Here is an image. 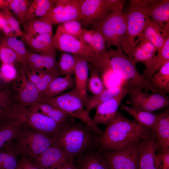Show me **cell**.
I'll return each instance as SVG.
<instances>
[{"instance_id":"cell-46","label":"cell","mask_w":169,"mask_h":169,"mask_svg":"<svg viewBox=\"0 0 169 169\" xmlns=\"http://www.w3.org/2000/svg\"><path fill=\"white\" fill-rule=\"evenodd\" d=\"M40 78V81L36 86L41 91L45 90L49 84L56 78L59 76L55 74L48 72L46 70L37 71Z\"/></svg>"},{"instance_id":"cell-22","label":"cell","mask_w":169,"mask_h":169,"mask_svg":"<svg viewBox=\"0 0 169 169\" xmlns=\"http://www.w3.org/2000/svg\"><path fill=\"white\" fill-rule=\"evenodd\" d=\"M156 137L157 150L169 148V111L167 109L160 113L153 131Z\"/></svg>"},{"instance_id":"cell-24","label":"cell","mask_w":169,"mask_h":169,"mask_svg":"<svg viewBox=\"0 0 169 169\" xmlns=\"http://www.w3.org/2000/svg\"><path fill=\"white\" fill-rule=\"evenodd\" d=\"M32 106L40 113L57 123L67 125L74 124V117L48 104L39 101Z\"/></svg>"},{"instance_id":"cell-55","label":"cell","mask_w":169,"mask_h":169,"mask_svg":"<svg viewBox=\"0 0 169 169\" xmlns=\"http://www.w3.org/2000/svg\"><path fill=\"white\" fill-rule=\"evenodd\" d=\"M1 64H0V69ZM7 84H4L1 80L0 78V90L4 88Z\"/></svg>"},{"instance_id":"cell-57","label":"cell","mask_w":169,"mask_h":169,"mask_svg":"<svg viewBox=\"0 0 169 169\" xmlns=\"http://www.w3.org/2000/svg\"><path fill=\"white\" fill-rule=\"evenodd\" d=\"M2 122L0 123V125H1V124Z\"/></svg>"},{"instance_id":"cell-56","label":"cell","mask_w":169,"mask_h":169,"mask_svg":"<svg viewBox=\"0 0 169 169\" xmlns=\"http://www.w3.org/2000/svg\"><path fill=\"white\" fill-rule=\"evenodd\" d=\"M1 19H2V16L1 15L0 13V29H1Z\"/></svg>"},{"instance_id":"cell-52","label":"cell","mask_w":169,"mask_h":169,"mask_svg":"<svg viewBox=\"0 0 169 169\" xmlns=\"http://www.w3.org/2000/svg\"><path fill=\"white\" fill-rule=\"evenodd\" d=\"M9 9L12 11L18 21L20 16V0H9Z\"/></svg>"},{"instance_id":"cell-41","label":"cell","mask_w":169,"mask_h":169,"mask_svg":"<svg viewBox=\"0 0 169 169\" xmlns=\"http://www.w3.org/2000/svg\"><path fill=\"white\" fill-rule=\"evenodd\" d=\"M18 74L14 64H2L0 69V78L2 81L8 84L14 81Z\"/></svg>"},{"instance_id":"cell-43","label":"cell","mask_w":169,"mask_h":169,"mask_svg":"<svg viewBox=\"0 0 169 169\" xmlns=\"http://www.w3.org/2000/svg\"><path fill=\"white\" fill-rule=\"evenodd\" d=\"M91 47L97 56L107 52L104 38L101 34L94 29L93 39Z\"/></svg>"},{"instance_id":"cell-9","label":"cell","mask_w":169,"mask_h":169,"mask_svg":"<svg viewBox=\"0 0 169 169\" xmlns=\"http://www.w3.org/2000/svg\"><path fill=\"white\" fill-rule=\"evenodd\" d=\"M140 142L132 143L121 149L101 152L109 169H138Z\"/></svg>"},{"instance_id":"cell-5","label":"cell","mask_w":169,"mask_h":169,"mask_svg":"<svg viewBox=\"0 0 169 169\" xmlns=\"http://www.w3.org/2000/svg\"><path fill=\"white\" fill-rule=\"evenodd\" d=\"M39 101L48 104L82 121L94 133L100 136L103 132L94 122L86 110L75 87L54 97L41 99Z\"/></svg>"},{"instance_id":"cell-20","label":"cell","mask_w":169,"mask_h":169,"mask_svg":"<svg viewBox=\"0 0 169 169\" xmlns=\"http://www.w3.org/2000/svg\"><path fill=\"white\" fill-rule=\"evenodd\" d=\"M169 36V32L158 26L147 16L141 40L142 38L147 39L156 48L158 51L163 47Z\"/></svg>"},{"instance_id":"cell-35","label":"cell","mask_w":169,"mask_h":169,"mask_svg":"<svg viewBox=\"0 0 169 169\" xmlns=\"http://www.w3.org/2000/svg\"><path fill=\"white\" fill-rule=\"evenodd\" d=\"M56 0H34L28 8L25 21L44 16L55 5Z\"/></svg>"},{"instance_id":"cell-19","label":"cell","mask_w":169,"mask_h":169,"mask_svg":"<svg viewBox=\"0 0 169 169\" xmlns=\"http://www.w3.org/2000/svg\"><path fill=\"white\" fill-rule=\"evenodd\" d=\"M89 61L86 58L77 55L75 68V87L80 97L84 106L87 100L89 80Z\"/></svg>"},{"instance_id":"cell-25","label":"cell","mask_w":169,"mask_h":169,"mask_svg":"<svg viewBox=\"0 0 169 169\" xmlns=\"http://www.w3.org/2000/svg\"><path fill=\"white\" fill-rule=\"evenodd\" d=\"M157 49L147 39L142 38L139 44L132 50L130 57L136 64L138 62L146 65L155 55Z\"/></svg>"},{"instance_id":"cell-54","label":"cell","mask_w":169,"mask_h":169,"mask_svg":"<svg viewBox=\"0 0 169 169\" xmlns=\"http://www.w3.org/2000/svg\"><path fill=\"white\" fill-rule=\"evenodd\" d=\"M0 8L3 10L9 9V0H0Z\"/></svg>"},{"instance_id":"cell-10","label":"cell","mask_w":169,"mask_h":169,"mask_svg":"<svg viewBox=\"0 0 169 169\" xmlns=\"http://www.w3.org/2000/svg\"><path fill=\"white\" fill-rule=\"evenodd\" d=\"M80 2V0H56L54 7L38 18L52 26L71 20L81 21Z\"/></svg>"},{"instance_id":"cell-11","label":"cell","mask_w":169,"mask_h":169,"mask_svg":"<svg viewBox=\"0 0 169 169\" xmlns=\"http://www.w3.org/2000/svg\"><path fill=\"white\" fill-rule=\"evenodd\" d=\"M128 102L134 109L152 112L167 107L169 99L161 92L150 94L140 90L130 91Z\"/></svg>"},{"instance_id":"cell-4","label":"cell","mask_w":169,"mask_h":169,"mask_svg":"<svg viewBox=\"0 0 169 169\" xmlns=\"http://www.w3.org/2000/svg\"><path fill=\"white\" fill-rule=\"evenodd\" d=\"M6 120H17L22 126L40 132L53 138L69 126L57 123L39 112L32 106L25 107L18 102L8 111Z\"/></svg>"},{"instance_id":"cell-36","label":"cell","mask_w":169,"mask_h":169,"mask_svg":"<svg viewBox=\"0 0 169 169\" xmlns=\"http://www.w3.org/2000/svg\"><path fill=\"white\" fill-rule=\"evenodd\" d=\"M11 49L17 55L19 62L26 69L27 62L29 53L23 42L14 37H6L0 42Z\"/></svg>"},{"instance_id":"cell-30","label":"cell","mask_w":169,"mask_h":169,"mask_svg":"<svg viewBox=\"0 0 169 169\" xmlns=\"http://www.w3.org/2000/svg\"><path fill=\"white\" fill-rule=\"evenodd\" d=\"M17 102L13 82L0 90V123L6 120L8 111Z\"/></svg>"},{"instance_id":"cell-6","label":"cell","mask_w":169,"mask_h":169,"mask_svg":"<svg viewBox=\"0 0 169 169\" xmlns=\"http://www.w3.org/2000/svg\"><path fill=\"white\" fill-rule=\"evenodd\" d=\"M126 19L125 38L122 50L129 57L133 49L139 43L146 23V14L145 0H129L125 12Z\"/></svg>"},{"instance_id":"cell-40","label":"cell","mask_w":169,"mask_h":169,"mask_svg":"<svg viewBox=\"0 0 169 169\" xmlns=\"http://www.w3.org/2000/svg\"><path fill=\"white\" fill-rule=\"evenodd\" d=\"M83 29L81 21L71 20L59 24L55 33L68 34L78 38Z\"/></svg>"},{"instance_id":"cell-23","label":"cell","mask_w":169,"mask_h":169,"mask_svg":"<svg viewBox=\"0 0 169 169\" xmlns=\"http://www.w3.org/2000/svg\"><path fill=\"white\" fill-rule=\"evenodd\" d=\"M169 61V36L166 38L162 48L145 65V69L142 75L150 81L152 76L165 64Z\"/></svg>"},{"instance_id":"cell-17","label":"cell","mask_w":169,"mask_h":169,"mask_svg":"<svg viewBox=\"0 0 169 169\" xmlns=\"http://www.w3.org/2000/svg\"><path fill=\"white\" fill-rule=\"evenodd\" d=\"M147 16L158 26L169 32V0H145Z\"/></svg>"},{"instance_id":"cell-32","label":"cell","mask_w":169,"mask_h":169,"mask_svg":"<svg viewBox=\"0 0 169 169\" xmlns=\"http://www.w3.org/2000/svg\"><path fill=\"white\" fill-rule=\"evenodd\" d=\"M23 24V37L32 38L46 33H53L52 26L38 18L27 20Z\"/></svg>"},{"instance_id":"cell-31","label":"cell","mask_w":169,"mask_h":169,"mask_svg":"<svg viewBox=\"0 0 169 169\" xmlns=\"http://www.w3.org/2000/svg\"><path fill=\"white\" fill-rule=\"evenodd\" d=\"M123 87L119 85L105 88L100 93L88 97L84 105L86 110L88 113L100 104L105 102L118 94Z\"/></svg>"},{"instance_id":"cell-7","label":"cell","mask_w":169,"mask_h":169,"mask_svg":"<svg viewBox=\"0 0 169 169\" xmlns=\"http://www.w3.org/2000/svg\"><path fill=\"white\" fill-rule=\"evenodd\" d=\"M55 138L22 126L13 143L20 156L33 159L53 146Z\"/></svg>"},{"instance_id":"cell-13","label":"cell","mask_w":169,"mask_h":169,"mask_svg":"<svg viewBox=\"0 0 169 169\" xmlns=\"http://www.w3.org/2000/svg\"><path fill=\"white\" fill-rule=\"evenodd\" d=\"M79 9L82 24H96L111 12L107 0H80Z\"/></svg>"},{"instance_id":"cell-50","label":"cell","mask_w":169,"mask_h":169,"mask_svg":"<svg viewBox=\"0 0 169 169\" xmlns=\"http://www.w3.org/2000/svg\"><path fill=\"white\" fill-rule=\"evenodd\" d=\"M94 29L88 30L83 28L78 38L83 41L90 47L92 44Z\"/></svg>"},{"instance_id":"cell-29","label":"cell","mask_w":169,"mask_h":169,"mask_svg":"<svg viewBox=\"0 0 169 169\" xmlns=\"http://www.w3.org/2000/svg\"><path fill=\"white\" fill-rule=\"evenodd\" d=\"M120 109L133 117L137 123L153 131L160 115L129 107L123 104Z\"/></svg>"},{"instance_id":"cell-2","label":"cell","mask_w":169,"mask_h":169,"mask_svg":"<svg viewBox=\"0 0 169 169\" xmlns=\"http://www.w3.org/2000/svg\"><path fill=\"white\" fill-rule=\"evenodd\" d=\"M153 131L133 121L117 111L100 136L98 147L100 152L121 149L147 137Z\"/></svg>"},{"instance_id":"cell-26","label":"cell","mask_w":169,"mask_h":169,"mask_svg":"<svg viewBox=\"0 0 169 169\" xmlns=\"http://www.w3.org/2000/svg\"><path fill=\"white\" fill-rule=\"evenodd\" d=\"M75 84L74 78L72 75L58 77L51 82L45 91L41 94V99L51 98L58 96L72 87Z\"/></svg>"},{"instance_id":"cell-34","label":"cell","mask_w":169,"mask_h":169,"mask_svg":"<svg viewBox=\"0 0 169 169\" xmlns=\"http://www.w3.org/2000/svg\"><path fill=\"white\" fill-rule=\"evenodd\" d=\"M19 156L13 142L2 149L0 150V169H17Z\"/></svg>"},{"instance_id":"cell-14","label":"cell","mask_w":169,"mask_h":169,"mask_svg":"<svg viewBox=\"0 0 169 169\" xmlns=\"http://www.w3.org/2000/svg\"><path fill=\"white\" fill-rule=\"evenodd\" d=\"M13 83L17 100L23 106H31L41 99V94L28 78L24 68L20 70Z\"/></svg>"},{"instance_id":"cell-28","label":"cell","mask_w":169,"mask_h":169,"mask_svg":"<svg viewBox=\"0 0 169 169\" xmlns=\"http://www.w3.org/2000/svg\"><path fill=\"white\" fill-rule=\"evenodd\" d=\"M23 37L27 44L36 52L56 54V49L53 44V33H46L32 38Z\"/></svg>"},{"instance_id":"cell-47","label":"cell","mask_w":169,"mask_h":169,"mask_svg":"<svg viewBox=\"0 0 169 169\" xmlns=\"http://www.w3.org/2000/svg\"><path fill=\"white\" fill-rule=\"evenodd\" d=\"M156 158L157 169H169V148L161 151Z\"/></svg>"},{"instance_id":"cell-1","label":"cell","mask_w":169,"mask_h":169,"mask_svg":"<svg viewBox=\"0 0 169 169\" xmlns=\"http://www.w3.org/2000/svg\"><path fill=\"white\" fill-rule=\"evenodd\" d=\"M89 62L99 73L109 71L114 73L120 79L122 87L130 91L140 90L144 92H158L151 82L139 73L136 63L120 48L97 55Z\"/></svg>"},{"instance_id":"cell-27","label":"cell","mask_w":169,"mask_h":169,"mask_svg":"<svg viewBox=\"0 0 169 169\" xmlns=\"http://www.w3.org/2000/svg\"><path fill=\"white\" fill-rule=\"evenodd\" d=\"M22 127L17 120H7L0 125V150L13 143Z\"/></svg>"},{"instance_id":"cell-51","label":"cell","mask_w":169,"mask_h":169,"mask_svg":"<svg viewBox=\"0 0 169 169\" xmlns=\"http://www.w3.org/2000/svg\"><path fill=\"white\" fill-rule=\"evenodd\" d=\"M125 1L123 0H107L111 12L122 11L123 5Z\"/></svg>"},{"instance_id":"cell-44","label":"cell","mask_w":169,"mask_h":169,"mask_svg":"<svg viewBox=\"0 0 169 169\" xmlns=\"http://www.w3.org/2000/svg\"><path fill=\"white\" fill-rule=\"evenodd\" d=\"M43 59L40 53L29 54L27 62L26 70L30 71H37L44 69Z\"/></svg>"},{"instance_id":"cell-33","label":"cell","mask_w":169,"mask_h":169,"mask_svg":"<svg viewBox=\"0 0 169 169\" xmlns=\"http://www.w3.org/2000/svg\"><path fill=\"white\" fill-rule=\"evenodd\" d=\"M2 16L1 29L7 35H14L17 37L22 36L23 32L20 29L19 23L9 9L0 11Z\"/></svg>"},{"instance_id":"cell-53","label":"cell","mask_w":169,"mask_h":169,"mask_svg":"<svg viewBox=\"0 0 169 169\" xmlns=\"http://www.w3.org/2000/svg\"><path fill=\"white\" fill-rule=\"evenodd\" d=\"M74 158H71L58 169H77L74 163Z\"/></svg>"},{"instance_id":"cell-39","label":"cell","mask_w":169,"mask_h":169,"mask_svg":"<svg viewBox=\"0 0 169 169\" xmlns=\"http://www.w3.org/2000/svg\"><path fill=\"white\" fill-rule=\"evenodd\" d=\"M90 76L88 84V89L93 95H97L105 88L104 83L99 76V71L91 63L89 64Z\"/></svg>"},{"instance_id":"cell-18","label":"cell","mask_w":169,"mask_h":169,"mask_svg":"<svg viewBox=\"0 0 169 169\" xmlns=\"http://www.w3.org/2000/svg\"><path fill=\"white\" fill-rule=\"evenodd\" d=\"M72 158L60 148L53 145L33 160L41 169H58Z\"/></svg>"},{"instance_id":"cell-8","label":"cell","mask_w":169,"mask_h":169,"mask_svg":"<svg viewBox=\"0 0 169 169\" xmlns=\"http://www.w3.org/2000/svg\"><path fill=\"white\" fill-rule=\"evenodd\" d=\"M95 29L103 36L106 48L115 46L122 50L126 29V19L122 11L112 12L105 19L96 24Z\"/></svg>"},{"instance_id":"cell-12","label":"cell","mask_w":169,"mask_h":169,"mask_svg":"<svg viewBox=\"0 0 169 169\" xmlns=\"http://www.w3.org/2000/svg\"><path fill=\"white\" fill-rule=\"evenodd\" d=\"M52 43L56 49L84 57L89 62L97 56L89 45L71 35L55 33Z\"/></svg>"},{"instance_id":"cell-58","label":"cell","mask_w":169,"mask_h":169,"mask_svg":"<svg viewBox=\"0 0 169 169\" xmlns=\"http://www.w3.org/2000/svg\"><path fill=\"white\" fill-rule=\"evenodd\" d=\"M17 169H19V168L18 167V168Z\"/></svg>"},{"instance_id":"cell-37","label":"cell","mask_w":169,"mask_h":169,"mask_svg":"<svg viewBox=\"0 0 169 169\" xmlns=\"http://www.w3.org/2000/svg\"><path fill=\"white\" fill-rule=\"evenodd\" d=\"M150 80L158 91L164 94L169 92V61L165 64Z\"/></svg>"},{"instance_id":"cell-21","label":"cell","mask_w":169,"mask_h":169,"mask_svg":"<svg viewBox=\"0 0 169 169\" xmlns=\"http://www.w3.org/2000/svg\"><path fill=\"white\" fill-rule=\"evenodd\" d=\"M76 157L77 169H109L99 150L90 151Z\"/></svg>"},{"instance_id":"cell-49","label":"cell","mask_w":169,"mask_h":169,"mask_svg":"<svg viewBox=\"0 0 169 169\" xmlns=\"http://www.w3.org/2000/svg\"><path fill=\"white\" fill-rule=\"evenodd\" d=\"M31 3L28 0H20V13L18 20L19 24H23L25 21L27 13Z\"/></svg>"},{"instance_id":"cell-3","label":"cell","mask_w":169,"mask_h":169,"mask_svg":"<svg viewBox=\"0 0 169 169\" xmlns=\"http://www.w3.org/2000/svg\"><path fill=\"white\" fill-rule=\"evenodd\" d=\"M100 136L85 124H73L61 131L56 137L53 145L74 158L98 147Z\"/></svg>"},{"instance_id":"cell-42","label":"cell","mask_w":169,"mask_h":169,"mask_svg":"<svg viewBox=\"0 0 169 169\" xmlns=\"http://www.w3.org/2000/svg\"><path fill=\"white\" fill-rule=\"evenodd\" d=\"M0 61L2 64H14L19 62L16 54L9 47L4 44L0 43Z\"/></svg>"},{"instance_id":"cell-16","label":"cell","mask_w":169,"mask_h":169,"mask_svg":"<svg viewBox=\"0 0 169 169\" xmlns=\"http://www.w3.org/2000/svg\"><path fill=\"white\" fill-rule=\"evenodd\" d=\"M157 150L156 135L153 131L140 142L138 169H157Z\"/></svg>"},{"instance_id":"cell-38","label":"cell","mask_w":169,"mask_h":169,"mask_svg":"<svg viewBox=\"0 0 169 169\" xmlns=\"http://www.w3.org/2000/svg\"><path fill=\"white\" fill-rule=\"evenodd\" d=\"M77 55L63 52L59 56L57 67L59 74L72 75L74 74Z\"/></svg>"},{"instance_id":"cell-15","label":"cell","mask_w":169,"mask_h":169,"mask_svg":"<svg viewBox=\"0 0 169 169\" xmlns=\"http://www.w3.org/2000/svg\"><path fill=\"white\" fill-rule=\"evenodd\" d=\"M129 92L128 89L123 88L118 94L99 105L93 119L95 123L107 125L114 118L122 101Z\"/></svg>"},{"instance_id":"cell-45","label":"cell","mask_w":169,"mask_h":169,"mask_svg":"<svg viewBox=\"0 0 169 169\" xmlns=\"http://www.w3.org/2000/svg\"><path fill=\"white\" fill-rule=\"evenodd\" d=\"M42 55L44 67L46 70L51 73L59 75L58 67L56 54L53 53H40Z\"/></svg>"},{"instance_id":"cell-48","label":"cell","mask_w":169,"mask_h":169,"mask_svg":"<svg viewBox=\"0 0 169 169\" xmlns=\"http://www.w3.org/2000/svg\"><path fill=\"white\" fill-rule=\"evenodd\" d=\"M18 168L19 169H41L36 165L33 159L23 156H20Z\"/></svg>"}]
</instances>
